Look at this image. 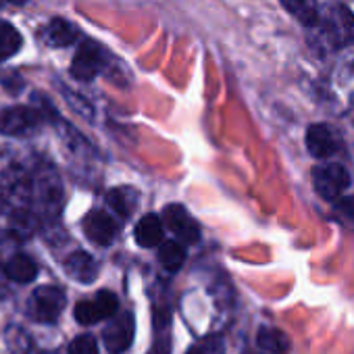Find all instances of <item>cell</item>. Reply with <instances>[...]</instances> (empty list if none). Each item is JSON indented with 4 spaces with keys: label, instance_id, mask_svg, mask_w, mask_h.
<instances>
[{
    "label": "cell",
    "instance_id": "2e32d148",
    "mask_svg": "<svg viewBox=\"0 0 354 354\" xmlns=\"http://www.w3.org/2000/svg\"><path fill=\"white\" fill-rule=\"evenodd\" d=\"M48 32V42L53 46H69L77 40L80 32L73 24L65 21V19H53L46 28Z\"/></svg>",
    "mask_w": 354,
    "mask_h": 354
},
{
    "label": "cell",
    "instance_id": "7402d4cb",
    "mask_svg": "<svg viewBox=\"0 0 354 354\" xmlns=\"http://www.w3.org/2000/svg\"><path fill=\"white\" fill-rule=\"evenodd\" d=\"M335 213H339L342 217L354 221V196L337 198V201H335Z\"/></svg>",
    "mask_w": 354,
    "mask_h": 354
},
{
    "label": "cell",
    "instance_id": "3957f363",
    "mask_svg": "<svg viewBox=\"0 0 354 354\" xmlns=\"http://www.w3.org/2000/svg\"><path fill=\"white\" fill-rule=\"evenodd\" d=\"M117 308H119L117 296L113 292H109V290H102L90 300H80L75 304V308H73V315H75L77 323L92 325V323H98L100 319L115 317Z\"/></svg>",
    "mask_w": 354,
    "mask_h": 354
},
{
    "label": "cell",
    "instance_id": "ba28073f",
    "mask_svg": "<svg viewBox=\"0 0 354 354\" xmlns=\"http://www.w3.org/2000/svg\"><path fill=\"white\" fill-rule=\"evenodd\" d=\"M306 148L317 158H329L342 150V140L331 125L315 123L306 129Z\"/></svg>",
    "mask_w": 354,
    "mask_h": 354
},
{
    "label": "cell",
    "instance_id": "8992f818",
    "mask_svg": "<svg viewBox=\"0 0 354 354\" xmlns=\"http://www.w3.org/2000/svg\"><path fill=\"white\" fill-rule=\"evenodd\" d=\"M133 333H136L133 315L131 313H121L119 317H115L106 325V329L102 333V339H104V346H106V350L111 354H121L131 346Z\"/></svg>",
    "mask_w": 354,
    "mask_h": 354
},
{
    "label": "cell",
    "instance_id": "6da1fadb",
    "mask_svg": "<svg viewBox=\"0 0 354 354\" xmlns=\"http://www.w3.org/2000/svg\"><path fill=\"white\" fill-rule=\"evenodd\" d=\"M319 40L329 48L354 44V13L342 5L331 7V11L321 19Z\"/></svg>",
    "mask_w": 354,
    "mask_h": 354
},
{
    "label": "cell",
    "instance_id": "44dd1931",
    "mask_svg": "<svg viewBox=\"0 0 354 354\" xmlns=\"http://www.w3.org/2000/svg\"><path fill=\"white\" fill-rule=\"evenodd\" d=\"M111 209L115 213H119L121 217H127L129 215V207H127V201H125V192L123 190H111L109 196H106Z\"/></svg>",
    "mask_w": 354,
    "mask_h": 354
},
{
    "label": "cell",
    "instance_id": "5bb4252c",
    "mask_svg": "<svg viewBox=\"0 0 354 354\" xmlns=\"http://www.w3.org/2000/svg\"><path fill=\"white\" fill-rule=\"evenodd\" d=\"M257 344L261 350L271 354H288L290 350V337L275 327H261L257 335Z\"/></svg>",
    "mask_w": 354,
    "mask_h": 354
},
{
    "label": "cell",
    "instance_id": "52a82bcc",
    "mask_svg": "<svg viewBox=\"0 0 354 354\" xmlns=\"http://www.w3.org/2000/svg\"><path fill=\"white\" fill-rule=\"evenodd\" d=\"M102 67V50L94 40H86L80 44L73 63H71V75L80 82H92Z\"/></svg>",
    "mask_w": 354,
    "mask_h": 354
},
{
    "label": "cell",
    "instance_id": "603a6c76",
    "mask_svg": "<svg viewBox=\"0 0 354 354\" xmlns=\"http://www.w3.org/2000/svg\"><path fill=\"white\" fill-rule=\"evenodd\" d=\"M150 354H169V342H167V339H158V342L152 346Z\"/></svg>",
    "mask_w": 354,
    "mask_h": 354
},
{
    "label": "cell",
    "instance_id": "277c9868",
    "mask_svg": "<svg viewBox=\"0 0 354 354\" xmlns=\"http://www.w3.org/2000/svg\"><path fill=\"white\" fill-rule=\"evenodd\" d=\"M65 302H67L65 292L61 288H57V286H40L32 294L30 310L38 321L50 323V321H57V317L63 313Z\"/></svg>",
    "mask_w": 354,
    "mask_h": 354
},
{
    "label": "cell",
    "instance_id": "30bf717a",
    "mask_svg": "<svg viewBox=\"0 0 354 354\" xmlns=\"http://www.w3.org/2000/svg\"><path fill=\"white\" fill-rule=\"evenodd\" d=\"M84 232H86V236L94 244L109 246V244L115 242L117 232H119V225L106 213H102V211H90L86 215V219H84Z\"/></svg>",
    "mask_w": 354,
    "mask_h": 354
},
{
    "label": "cell",
    "instance_id": "cb8c5ba5",
    "mask_svg": "<svg viewBox=\"0 0 354 354\" xmlns=\"http://www.w3.org/2000/svg\"><path fill=\"white\" fill-rule=\"evenodd\" d=\"M9 3H11V5H26L28 0H9Z\"/></svg>",
    "mask_w": 354,
    "mask_h": 354
},
{
    "label": "cell",
    "instance_id": "7a4b0ae2",
    "mask_svg": "<svg viewBox=\"0 0 354 354\" xmlns=\"http://www.w3.org/2000/svg\"><path fill=\"white\" fill-rule=\"evenodd\" d=\"M313 184H315L317 194L323 201L333 203V201L342 198V194L350 186V175H348V171L342 165L327 162V165L315 167V171H313Z\"/></svg>",
    "mask_w": 354,
    "mask_h": 354
},
{
    "label": "cell",
    "instance_id": "8fae6325",
    "mask_svg": "<svg viewBox=\"0 0 354 354\" xmlns=\"http://www.w3.org/2000/svg\"><path fill=\"white\" fill-rule=\"evenodd\" d=\"M133 236H136V242L142 248H152V246L160 244L162 242V221H160V217L154 215V213L144 215L138 221Z\"/></svg>",
    "mask_w": 354,
    "mask_h": 354
},
{
    "label": "cell",
    "instance_id": "5b68a950",
    "mask_svg": "<svg viewBox=\"0 0 354 354\" xmlns=\"http://www.w3.org/2000/svg\"><path fill=\"white\" fill-rule=\"evenodd\" d=\"M160 221L186 244H196L198 238H201V227H198L196 219L182 205H169V207H165Z\"/></svg>",
    "mask_w": 354,
    "mask_h": 354
},
{
    "label": "cell",
    "instance_id": "ac0fdd59",
    "mask_svg": "<svg viewBox=\"0 0 354 354\" xmlns=\"http://www.w3.org/2000/svg\"><path fill=\"white\" fill-rule=\"evenodd\" d=\"M24 44L21 34L7 21H0V61H5L9 57H13L15 53H19Z\"/></svg>",
    "mask_w": 354,
    "mask_h": 354
},
{
    "label": "cell",
    "instance_id": "9a60e30c",
    "mask_svg": "<svg viewBox=\"0 0 354 354\" xmlns=\"http://www.w3.org/2000/svg\"><path fill=\"white\" fill-rule=\"evenodd\" d=\"M283 9L294 15L300 24L315 28L319 21V9H317V0H281Z\"/></svg>",
    "mask_w": 354,
    "mask_h": 354
},
{
    "label": "cell",
    "instance_id": "4fadbf2b",
    "mask_svg": "<svg viewBox=\"0 0 354 354\" xmlns=\"http://www.w3.org/2000/svg\"><path fill=\"white\" fill-rule=\"evenodd\" d=\"M5 275L11 279V281H17V283H32L38 275V267L36 263L26 257V254H15L7 261L5 265Z\"/></svg>",
    "mask_w": 354,
    "mask_h": 354
},
{
    "label": "cell",
    "instance_id": "7c38bea8",
    "mask_svg": "<svg viewBox=\"0 0 354 354\" xmlns=\"http://www.w3.org/2000/svg\"><path fill=\"white\" fill-rule=\"evenodd\" d=\"M65 271L67 275H71L73 279L82 281V283H92L98 277V267L94 263V259L82 250L73 252L67 263H65Z\"/></svg>",
    "mask_w": 354,
    "mask_h": 354
},
{
    "label": "cell",
    "instance_id": "9c48e42d",
    "mask_svg": "<svg viewBox=\"0 0 354 354\" xmlns=\"http://www.w3.org/2000/svg\"><path fill=\"white\" fill-rule=\"evenodd\" d=\"M42 121V115L30 106H11L0 113V131L7 136H21L36 129Z\"/></svg>",
    "mask_w": 354,
    "mask_h": 354
},
{
    "label": "cell",
    "instance_id": "ffe728a7",
    "mask_svg": "<svg viewBox=\"0 0 354 354\" xmlns=\"http://www.w3.org/2000/svg\"><path fill=\"white\" fill-rule=\"evenodd\" d=\"M69 354H100L98 352V342L94 339V335H77L71 344H69Z\"/></svg>",
    "mask_w": 354,
    "mask_h": 354
},
{
    "label": "cell",
    "instance_id": "d6986e66",
    "mask_svg": "<svg viewBox=\"0 0 354 354\" xmlns=\"http://www.w3.org/2000/svg\"><path fill=\"white\" fill-rule=\"evenodd\" d=\"M186 354H225V344L219 335H211V337L194 344Z\"/></svg>",
    "mask_w": 354,
    "mask_h": 354
},
{
    "label": "cell",
    "instance_id": "e0dca14e",
    "mask_svg": "<svg viewBox=\"0 0 354 354\" xmlns=\"http://www.w3.org/2000/svg\"><path fill=\"white\" fill-rule=\"evenodd\" d=\"M158 261L167 271L175 273V271H180L182 265L186 263V250L182 244H177V242H162L158 248Z\"/></svg>",
    "mask_w": 354,
    "mask_h": 354
}]
</instances>
